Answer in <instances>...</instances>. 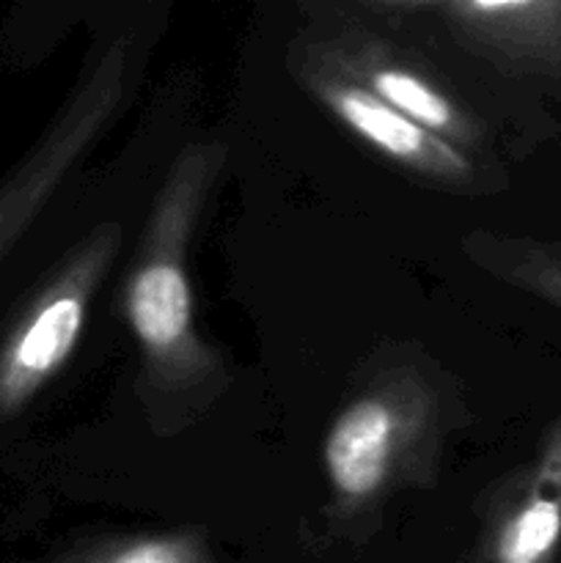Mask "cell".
Here are the masks:
<instances>
[{"label": "cell", "instance_id": "1", "mask_svg": "<svg viewBox=\"0 0 561 563\" xmlns=\"http://www.w3.org/2000/svg\"><path fill=\"white\" fill-rule=\"evenodd\" d=\"M212 148H190L170 174L124 286V317L152 374L185 379L212 363L196 335L187 236L212 179Z\"/></svg>", "mask_w": 561, "mask_h": 563}, {"label": "cell", "instance_id": "2", "mask_svg": "<svg viewBox=\"0 0 561 563\" xmlns=\"http://www.w3.org/2000/svg\"><path fill=\"white\" fill-rule=\"evenodd\" d=\"M119 247V229L102 225L72 256L64 273L33 302L0 352V412L22 410L77 350L88 302Z\"/></svg>", "mask_w": 561, "mask_h": 563}, {"label": "cell", "instance_id": "3", "mask_svg": "<svg viewBox=\"0 0 561 563\" xmlns=\"http://www.w3.org/2000/svg\"><path fill=\"white\" fill-rule=\"evenodd\" d=\"M306 82L317 93L319 102L374 152L385 154L396 165L440 181H465L473 176L471 159L451 143L405 119L394 108L374 97L369 88L352 80L339 66L306 75Z\"/></svg>", "mask_w": 561, "mask_h": 563}, {"label": "cell", "instance_id": "4", "mask_svg": "<svg viewBox=\"0 0 561 563\" xmlns=\"http://www.w3.org/2000/svg\"><path fill=\"white\" fill-rule=\"evenodd\" d=\"M410 438L407 407L391 394H363L330 423L322 462L330 489L346 506H363L391 484Z\"/></svg>", "mask_w": 561, "mask_h": 563}, {"label": "cell", "instance_id": "5", "mask_svg": "<svg viewBox=\"0 0 561 563\" xmlns=\"http://www.w3.org/2000/svg\"><path fill=\"white\" fill-rule=\"evenodd\" d=\"M561 548V416L534 465L509 489L479 544L476 563H556Z\"/></svg>", "mask_w": 561, "mask_h": 563}, {"label": "cell", "instance_id": "6", "mask_svg": "<svg viewBox=\"0 0 561 563\" xmlns=\"http://www.w3.org/2000/svg\"><path fill=\"white\" fill-rule=\"evenodd\" d=\"M339 69L361 82L363 88H369L396 113L416 121L418 126L457 146L460 152L462 146H473L479 141L473 115L451 93H446L443 86H438L427 71L413 66L410 60L396 58L383 44H352L346 49L344 66Z\"/></svg>", "mask_w": 561, "mask_h": 563}, {"label": "cell", "instance_id": "7", "mask_svg": "<svg viewBox=\"0 0 561 563\" xmlns=\"http://www.w3.org/2000/svg\"><path fill=\"white\" fill-rule=\"evenodd\" d=\"M446 14L468 38L526 69H561V0L449 3Z\"/></svg>", "mask_w": 561, "mask_h": 563}, {"label": "cell", "instance_id": "8", "mask_svg": "<svg viewBox=\"0 0 561 563\" xmlns=\"http://www.w3.org/2000/svg\"><path fill=\"white\" fill-rule=\"evenodd\" d=\"M61 563H215L196 533H143L77 550Z\"/></svg>", "mask_w": 561, "mask_h": 563}, {"label": "cell", "instance_id": "9", "mask_svg": "<svg viewBox=\"0 0 561 563\" xmlns=\"http://www.w3.org/2000/svg\"><path fill=\"white\" fill-rule=\"evenodd\" d=\"M493 262L512 284L561 308V242H506Z\"/></svg>", "mask_w": 561, "mask_h": 563}]
</instances>
